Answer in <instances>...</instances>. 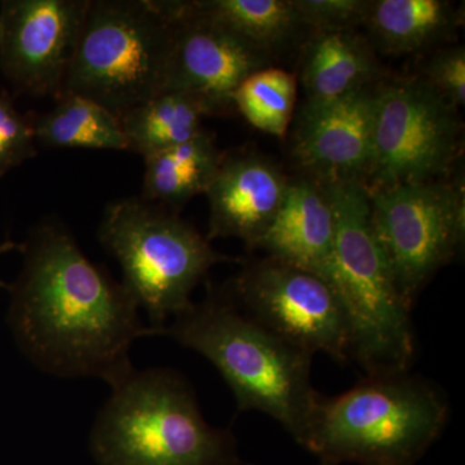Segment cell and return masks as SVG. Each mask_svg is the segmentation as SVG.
Returning a JSON list of instances; mask_svg holds the SVG:
<instances>
[{
    "label": "cell",
    "mask_w": 465,
    "mask_h": 465,
    "mask_svg": "<svg viewBox=\"0 0 465 465\" xmlns=\"http://www.w3.org/2000/svg\"><path fill=\"white\" fill-rule=\"evenodd\" d=\"M311 33L347 32L363 26L370 0H292Z\"/></svg>",
    "instance_id": "24"
},
{
    "label": "cell",
    "mask_w": 465,
    "mask_h": 465,
    "mask_svg": "<svg viewBox=\"0 0 465 465\" xmlns=\"http://www.w3.org/2000/svg\"><path fill=\"white\" fill-rule=\"evenodd\" d=\"M97 237L118 260L124 289L161 335L167 318L191 307L192 292L210 269L232 260L179 213L142 197L110 203Z\"/></svg>",
    "instance_id": "7"
},
{
    "label": "cell",
    "mask_w": 465,
    "mask_h": 465,
    "mask_svg": "<svg viewBox=\"0 0 465 465\" xmlns=\"http://www.w3.org/2000/svg\"><path fill=\"white\" fill-rule=\"evenodd\" d=\"M335 219V275L351 329V360L366 376L409 371L415 357L411 311L403 304L370 219L361 183H324Z\"/></svg>",
    "instance_id": "5"
},
{
    "label": "cell",
    "mask_w": 465,
    "mask_h": 465,
    "mask_svg": "<svg viewBox=\"0 0 465 465\" xmlns=\"http://www.w3.org/2000/svg\"><path fill=\"white\" fill-rule=\"evenodd\" d=\"M174 27L176 2L90 0L61 94L94 101L118 118L153 99L163 92Z\"/></svg>",
    "instance_id": "6"
},
{
    "label": "cell",
    "mask_w": 465,
    "mask_h": 465,
    "mask_svg": "<svg viewBox=\"0 0 465 465\" xmlns=\"http://www.w3.org/2000/svg\"><path fill=\"white\" fill-rule=\"evenodd\" d=\"M223 154L213 134L203 128L189 142L146 155L142 198L177 213L206 193Z\"/></svg>",
    "instance_id": "18"
},
{
    "label": "cell",
    "mask_w": 465,
    "mask_h": 465,
    "mask_svg": "<svg viewBox=\"0 0 465 465\" xmlns=\"http://www.w3.org/2000/svg\"><path fill=\"white\" fill-rule=\"evenodd\" d=\"M224 290L247 316L300 351L339 363L351 360L347 312L331 284L317 274L264 256L242 266Z\"/></svg>",
    "instance_id": "10"
},
{
    "label": "cell",
    "mask_w": 465,
    "mask_h": 465,
    "mask_svg": "<svg viewBox=\"0 0 465 465\" xmlns=\"http://www.w3.org/2000/svg\"><path fill=\"white\" fill-rule=\"evenodd\" d=\"M374 101L375 88H367L332 103H304L291 152L305 176L365 185L372 162Z\"/></svg>",
    "instance_id": "13"
},
{
    "label": "cell",
    "mask_w": 465,
    "mask_h": 465,
    "mask_svg": "<svg viewBox=\"0 0 465 465\" xmlns=\"http://www.w3.org/2000/svg\"><path fill=\"white\" fill-rule=\"evenodd\" d=\"M255 250L312 272L333 287L335 219L324 183L307 176L290 179L282 204Z\"/></svg>",
    "instance_id": "15"
},
{
    "label": "cell",
    "mask_w": 465,
    "mask_h": 465,
    "mask_svg": "<svg viewBox=\"0 0 465 465\" xmlns=\"http://www.w3.org/2000/svg\"><path fill=\"white\" fill-rule=\"evenodd\" d=\"M455 108L465 104V48L463 45L437 52L424 67L421 76Z\"/></svg>",
    "instance_id": "25"
},
{
    "label": "cell",
    "mask_w": 465,
    "mask_h": 465,
    "mask_svg": "<svg viewBox=\"0 0 465 465\" xmlns=\"http://www.w3.org/2000/svg\"><path fill=\"white\" fill-rule=\"evenodd\" d=\"M450 418L445 394L410 375L366 376L351 390L318 400L302 448L321 465H415Z\"/></svg>",
    "instance_id": "3"
},
{
    "label": "cell",
    "mask_w": 465,
    "mask_h": 465,
    "mask_svg": "<svg viewBox=\"0 0 465 465\" xmlns=\"http://www.w3.org/2000/svg\"><path fill=\"white\" fill-rule=\"evenodd\" d=\"M195 15L274 56L307 32L292 0H193Z\"/></svg>",
    "instance_id": "19"
},
{
    "label": "cell",
    "mask_w": 465,
    "mask_h": 465,
    "mask_svg": "<svg viewBox=\"0 0 465 465\" xmlns=\"http://www.w3.org/2000/svg\"><path fill=\"white\" fill-rule=\"evenodd\" d=\"M36 137L33 116L18 112L7 94H0V177L35 157Z\"/></svg>",
    "instance_id": "23"
},
{
    "label": "cell",
    "mask_w": 465,
    "mask_h": 465,
    "mask_svg": "<svg viewBox=\"0 0 465 465\" xmlns=\"http://www.w3.org/2000/svg\"><path fill=\"white\" fill-rule=\"evenodd\" d=\"M162 335L207 358L237 401L238 411L264 412L302 445L320 394L311 381L313 356L247 316L224 289L173 317Z\"/></svg>",
    "instance_id": "2"
},
{
    "label": "cell",
    "mask_w": 465,
    "mask_h": 465,
    "mask_svg": "<svg viewBox=\"0 0 465 465\" xmlns=\"http://www.w3.org/2000/svg\"><path fill=\"white\" fill-rule=\"evenodd\" d=\"M9 286L8 324L30 361L60 378H99L110 387L133 371L130 349L161 335L140 320L124 284L94 264L61 223L34 226Z\"/></svg>",
    "instance_id": "1"
},
{
    "label": "cell",
    "mask_w": 465,
    "mask_h": 465,
    "mask_svg": "<svg viewBox=\"0 0 465 465\" xmlns=\"http://www.w3.org/2000/svg\"><path fill=\"white\" fill-rule=\"evenodd\" d=\"M36 143L50 148L127 150L121 119L79 94H61L56 105L33 116Z\"/></svg>",
    "instance_id": "21"
},
{
    "label": "cell",
    "mask_w": 465,
    "mask_h": 465,
    "mask_svg": "<svg viewBox=\"0 0 465 465\" xmlns=\"http://www.w3.org/2000/svg\"><path fill=\"white\" fill-rule=\"evenodd\" d=\"M20 247L21 243H16V242L14 241H5L3 243H0V255L9 252V251L12 250H20ZM0 287H3V289H9L8 284L2 282V281H0Z\"/></svg>",
    "instance_id": "26"
},
{
    "label": "cell",
    "mask_w": 465,
    "mask_h": 465,
    "mask_svg": "<svg viewBox=\"0 0 465 465\" xmlns=\"http://www.w3.org/2000/svg\"><path fill=\"white\" fill-rule=\"evenodd\" d=\"M211 116L200 100L182 92L163 91L119 115L128 152L143 157L192 140Z\"/></svg>",
    "instance_id": "20"
},
{
    "label": "cell",
    "mask_w": 465,
    "mask_h": 465,
    "mask_svg": "<svg viewBox=\"0 0 465 465\" xmlns=\"http://www.w3.org/2000/svg\"><path fill=\"white\" fill-rule=\"evenodd\" d=\"M461 20L446 0H370L363 27L376 54L402 56L448 39Z\"/></svg>",
    "instance_id": "17"
},
{
    "label": "cell",
    "mask_w": 465,
    "mask_h": 465,
    "mask_svg": "<svg viewBox=\"0 0 465 465\" xmlns=\"http://www.w3.org/2000/svg\"><path fill=\"white\" fill-rule=\"evenodd\" d=\"M92 443L108 465H238L234 437L207 423L189 382L168 369H134L112 385Z\"/></svg>",
    "instance_id": "4"
},
{
    "label": "cell",
    "mask_w": 465,
    "mask_h": 465,
    "mask_svg": "<svg viewBox=\"0 0 465 465\" xmlns=\"http://www.w3.org/2000/svg\"><path fill=\"white\" fill-rule=\"evenodd\" d=\"M298 78L282 67H262L247 76L232 94V108L252 127L283 137L295 110Z\"/></svg>",
    "instance_id": "22"
},
{
    "label": "cell",
    "mask_w": 465,
    "mask_h": 465,
    "mask_svg": "<svg viewBox=\"0 0 465 465\" xmlns=\"http://www.w3.org/2000/svg\"><path fill=\"white\" fill-rule=\"evenodd\" d=\"M370 219L403 304L411 311L465 237L463 183L449 177L369 192Z\"/></svg>",
    "instance_id": "8"
},
{
    "label": "cell",
    "mask_w": 465,
    "mask_h": 465,
    "mask_svg": "<svg viewBox=\"0 0 465 465\" xmlns=\"http://www.w3.org/2000/svg\"><path fill=\"white\" fill-rule=\"evenodd\" d=\"M458 109L421 76L375 88L367 192L450 176L460 155Z\"/></svg>",
    "instance_id": "9"
},
{
    "label": "cell",
    "mask_w": 465,
    "mask_h": 465,
    "mask_svg": "<svg viewBox=\"0 0 465 465\" xmlns=\"http://www.w3.org/2000/svg\"><path fill=\"white\" fill-rule=\"evenodd\" d=\"M381 75L376 51L357 30L311 33L302 47L300 82L308 104H327L374 88Z\"/></svg>",
    "instance_id": "16"
},
{
    "label": "cell",
    "mask_w": 465,
    "mask_h": 465,
    "mask_svg": "<svg viewBox=\"0 0 465 465\" xmlns=\"http://www.w3.org/2000/svg\"><path fill=\"white\" fill-rule=\"evenodd\" d=\"M272 56L195 15L188 2H176V27L163 91L182 92L200 100L211 115L232 108L238 85Z\"/></svg>",
    "instance_id": "12"
},
{
    "label": "cell",
    "mask_w": 465,
    "mask_h": 465,
    "mask_svg": "<svg viewBox=\"0 0 465 465\" xmlns=\"http://www.w3.org/2000/svg\"><path fill=\"white\" fill-rule=\"evenodd\" d=\"M290 179L258 153H224L204 194L210 206L207 240L237 238L255 251L273 222Z\"/></svg>",
    "instance_id": "14"
},
{
    "label": "cell",
    "mask_w": 465,
    "mask_h": 465,
    "mask_svg": "<svg viewBox=\"0 0 465 465\" xmlns=\"http://www.w3.org/2000/svg\"><path fill=\"white\" fill-rule=\"evenodd\" d=\"M90 0H5L0 3V69L18 91L63 92Z\"/></svg>",
    "instance_id": "11"
}]
</instances>
